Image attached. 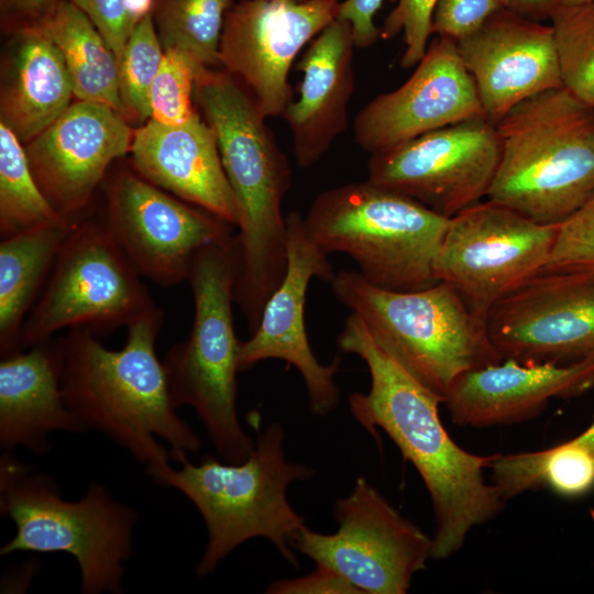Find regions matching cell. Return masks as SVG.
<instances>
[{
    "label": "cell",
    "instance_id": "cell-1",
    "mask_svg": "<svg viewBox=\"0 0 594 594\" xmlns=\"http://www.w3.org/2000/svg\"><path fill=\"white\" fill-rule=\"evenodd\" d=\"M338 345L360 356L371 376L367 393L348 397L352 416L377 440L376 430H384L416 468L435 513L431 558L451 557L472 528L505 506L496 486L484 477L493 455L473 454L453 441L439 416L443 400L388 355L355 312L346 318Z\"/></svg>",
    "mask_w": 594,
    "mask_h": 594
},
{
    "label": "cell",
    "instance_id": "cell-2",
    "mask_svg": "<svg viewBox=\"0 0 594 594\" xmlns=\"http://www.w3.org/2000/svg\"><path fill=\"white\" fill-rule=\"evenodd\" d=\"M194 99L212 129L233 190L239 232L233 301L250 332L287 267V226L282 204L290 166L252 97L226 70L202 66Z\"/></svg>",
    "mask_w": 594,
    "mask_h": 594
},
{
    "label": "cell",
    "instance_id": "cell-3",
    "mask_svg": "<svg viewBox=\"0 0 594 594\" xmlns=\"http://www.w3.org/2000/svg\"><path fill=\"white\" fill-rule=\"evenodd\" d=\"M157 308L127 327L122 349L110 350L85 328L63 338L62 386L86 431L106 435L145 466L196 452L201 440L177 413L156 353L163 324Z\"/></svg>",
    "mask_w": 594,
    "mask_h": 594
},
{
    "label": "cell",
    "instance_id": "cell-4",
    "mask_svg": "<svg viewBox=\"0 0 594 594\" xmlns=\"http://www.w3.org/2000/svg\"><path fill=\"white\" fill-rule=\"evenodd\" d=\"M283 442V428L274 422L257 437L242 463L221 462L208 454L194 464L184 453L175 460L179 469L169 462L146 466L153 482L184 494L205 521L208 541L195 570L198 578L211 574L232 550L258 537L270 540L290 564L299 565L290 541L305 519L289 504L287 487L310 479L315 471L287 461Z\"/></svg>",
    "mask_w": 594,
    "mask_h": 594
},
{
    "label": "cell",
    "instance_id": "cell-5",
    "mask_svg": "<svg viewBox=\"0 0 594 594\" xmlns=\"http://www.w3.org/2000/svg\"><path fill=\"white\" fill-rule=\"evenodd\" d=\"M496 130L501 158L486 199L554 226L594 194V108L564 88L522 100Z\"/></svg>",
    "mask_w": 594,
    "mask_h": 594
},
{
    "label": "cell",
    "instance_id": "cell-6",
    "mask_svg": "<svg viewBox=\"0 0 594 594\" xmlns=\"http://www.w3.org/2000/svg\"><path fill=\"white\" fill-rule=\"evenodd\" d=\"M0 513L14 524L0 554L64 552L80 571V592H123L124 563L133 556L138 513L100 483L78 501H67L55 480L33 472L11 451L0 459Z\"/></svg>",
    "mask_w": 594,
    "mask_h": 594
},
{
    "label": "cell",
    "instance_id": "cell-7",
    "mask_svg": "<svg viewBox=\"0 0 594 594\" xmlns=\"http://www.w3.org/2000/svg\"><path fill=\"white\" fill-rule=\"evenodd\" d=\"M329 283L375 342L442 400L461 374L503 361L486 320L444 282L418 290H388L359 272L340 271Z\"/></svg>",
    "mask_w": 594,
    "mask_h": 594
},
{
    "label": "cell",
    "instance_id": "cell-8",
    "mask_svg": "<svg viewBox=\"0 0 594 594\" xmlns=\"http://www.w3.org/2000/svg\"><path fill=\"white\" fill-rule=\"evenodd\" d=\"M234 237V235H233ZM233 237L202 248L187 282L195 314L188 337L169 348L163 360L173 404L190 406L224 462L242 463L255 443L238 414V340L233 316L237 249Z\"/></svg>",
    "mask_w": 594,
    "mask_h": 594
},
{
    "label": "cell",
    "instance_id": "cell-9",
    "mask_svg": "<svg viewBox=\"0 0 594 594\" xmlns=\"http://www.w3.org/2000/svg\"><path fill=\"white\" fill-rule=\"evenodd\" d=\"M304 222L323 252L349 255L375 286L409 292L439 282L433 263L449 219L405 195L367 179L345 184L320 193Z\"/></svg>",
    "mask_w": 594,
    "mask_h": 594
},
{
    "label": "cell",
    "instance_id": "cell-10",
    "mask_svg": "<svg viewBox=\"0 0 594 594\" xmlns=\"http://www.w3.org/2000/svg\"><path fill=\"white\" fill-rule=\"evenodd\" d=\"M102 218L78 217L62 242L48 282L26 317L22 349L64 328L105 334L157 307Z\"/></svg>",
    "mask_w": 594,
    "mask_h": 594
},
{
    "label": "cell",
    "instance_id": "cell-11",
    "mask_svg": "<svg viewBox=\"0 0 594 594\" xmlns=\"http://www.w3.org/2000/svg\"><path fill=\"white\" fill-rule=\"evenodd\" d=\"M557 229L558 224H541L482 200L449 219L435 257V276L486 320L501 299L544 268Z\"/></svg>",
    "mask_w": 594,
    "mask_h": 594
},
{
    "label": "cell",
    "instance_id": "cell-12",
    "mask_svg": "<svg viewBox=\"0 0 594 594\" xmlns=\"http://www.w3.org/2000/svg\"><path fill=\"white\" fill-rule=\"evenodd\" d=\"M338 530L301 527L292 547L326 565L367 594H404L432 553V537L406 519L369 481L337 501Z\"/></svg>",
    "mask_w": 594,
    "mask_h": 594
},
{
    "label": "cell",
    "instance_id": "cell-13",
    "mask_svg": "<svg viewBox=\"0 0 594 594\" xmlns=\"http://www.w3.org/2000/svg\"><path fill=\"white\" fill-rule=\"evenodd\" d=\"M499 158L496 125L476 117L371 155L367 180L450 219L486 199Z\"/></svg>",
    "mask_w": 594,
    "mask_h": 594
},
{
    "label": "cell",
    "instance_id": "cell-14",
    "mask_svg": "<svg viewBox=\"0 0 594 594\" xmlns=\"http://www.w3.org/2000/svg\"><path fill=\"white\" fill-rule=\"evenodd\" d=\"M102 220L135 270L166 287L187 280L198 251L233 237V226L172 196L134 168L107 182Z\"/></svg>",
    "mask_w": 594,
    "mask_h": 594
},
{
    "label": "cell",
    "instance_id": "cell-15",
    "mask_svg": "<svg viewBox=\"0 0 594 594\" xmlns=\"http://www.w3.org/2000/svg\"><path fill=\"white\" fill-rule=\"evenodd\" d=\"M338 0H241L226 14L220 67L249 92L265 118L293 101L288 81L300 50L338 18Z\"/></svg>",
    "mask_w": 594,
    "mask_h": 594
},
{
    "label": "cell",
    "instance_id": "cell-16",
    "mask_svg": "<svg viewBox=\"0 0 594 594\" xmlns=\"http://www.w3.org/2000/svg\"><path fill=\"white\" fill-rule=\"evenodd\" d=\"M486 326L503 360L594 361V274L541 271L501 299Z\"/></svg>",
    "mask_w": 594,
    "mask_h": 594
},
{
    "label": "cell",
    "instance_id": "cell-17",
    "mask_svg": "<svg viewBox=\"0 0 594 594\" xmlns=\"http://www.w3.org/2000/svg\"><path fill=\"white\" fill-rule=\"evenodd\" d=\"M286 273L266 300L252 337L241 342L239 372L268 359L284 361L287 369L294 366L300 373L311 411L326 416L340 399L334 376L340 369L341 358L336 355L328 364L318 361L306 332L305 304L311 278L330 282L336 273L328 254L309 237L299 212L292 211L286 217Z\"/></svg>",
    "mask_w": 594,
    "mask_h": 594
},
{
    "label": "cell",
    "instance_id": "cell-18",
    "mask_svg": "<svg viewBox=\"0 0 594 594\" xmlns=\"http://www.w3.org/2000/svg\"><path fill=\"white\" fill-rule=\"evenodd\" d=\"M416 66L400 87L376 96L356 114L354 140L370 155L427 132L485 117L454 41L438 36Z\"/></svg>",
    "mask_w": 594,
    "mask_h": 594
},
{
    "label": "cell",
    "instance_id": "cell-19",
    "mask_svg": "<svg viewBox=\"0 0 594 594\" xmlns=\"http://www.w3.org/2000/svg\"><path fill=\"white\" fill-rule=\"evenodd\" d=\"M134 131L109 106L78 100L26 143L41 190L63 217L75 220L89 205L110 164L131 152Z\"/></svg>",
    "mask_w": 594,
    "mask_h": 594
},
{
    "label": "cell",
    "instance_id": "cell-20",
    "mask_svg": "<svg viewBox=\"0 0 594 594\" xmlns=\"http://www.w3.org/2000/svg\"><path fill=\"white\" fill-rule=\"evenodd\" d=\"M493 124L539 92L563 88L552 25L506 9L455 43Z\"/></svg>",
    "mask_w": 594,
    "mask_h": 594
},
{
    "label": "cell",
    "instance_id": "cell-21",
    "mask_svg": "<svg viewBox=\"0 0 594 594\" xmlns=\"http://www.w3.org/2000/svg\"><path fill=\"white\" fill-rule=\"evenodd\" d=\"M592 387L594 361L560 365L505 359L458 376L443 404L455 425L493 427L532 419L550 399L581 396Z\"/></svg>",
    "mask_w": 594,
    "mask_h": 594
},
{
    "label": "cell",
    "instance_id": "cell-22",
    "mask_svg": "<svg viewBox=\"0 0 594 594\" xmlns=\"http://www.w3.org/2000/svg\"><path fill=\"white\" fill-rule=\"evenodd\" d=\"M130 153L142 177L237 227V201L216 135L197 111L176 125L146 121L134 131Z\"/></svg>",
    "mask_w": 594,
    "mask_h": 594
},
{
    "label": "cell",
    "instance_id": "cell-23",
    "mask_svg": "<svg viewBox=\"0 0 594 594\" xmlns=\"http://www.w3.org/2000/svg\"><path fill=\"white\" fill-rule=\"evenodd\" d=\"M352 28L336 19L310 43L297 64L299 98L286 108L293 152L299 167L316 164L348 124L354 89Z\"/></svg>",
    "mask_w": 594,
    "mask_h": 594
},
{
    "label": "cell",
    "instance_id": "cell-24",
    "mask_svg": "<svg viewBox=\"0 0 594 594\" xmlns=\"http://www.w3.org/2000/svg\"><path fill=\"white\" fill-rule=\"evenodd\" d=\"M63 367V338L1 358L0 447L4 451L24 447L46 454L53 432H86L66 404Z\"/></svg>",
    "mask_w": 594,
    "mask_h": 594
},
{
    "label": "cell",
    "instance_id": "cell-25",
    "mask_svg": "<svg viewBox=\"0 0 594 594\" xmlns=\"http://www.w3.org/2000/svg\"><path fill=\"white\" fill-rule=\"evenodd\" d=\"M2 78L1 122L24 143L54 122L74 95L59 51L35 28L19 30Z\"/></svg>",
    "mask_w": 594,
    "mask_h": 594
},
{
    "label": "cell",
    "instance_id": "cell-26",
    "mask_svg": "<svg viewBox=\"0 0 594 594\" xmlns=\"http://www.w3.org/2000/svg\"><path fill=\"white\" fill-rule=\"evenodd\" d=\"M74 220H65L3 238L0 243V352L22 351L25 315L52 271Z\"/></svg>",
    "mask_w": 594,
    "mask_h": 594
},
{
    "label": "cell",
    "instance_id": "cell-27",
    "mask_svg": "<svg viewBox=\"0 0 594 594\" xmlns=\"http://www.w3.org/2000/svg\"><path fill=\"white\" fill-rule=\"evenodd\" d=\"M31 28L59 51L77 100L102 103L122 114L119 62L82 11L64 0L50 16Z\"/></svg>",
    "mask_w": 594,
    "mask_h": 594
},
{
    "label": "cell",
    "instance_id": "cell-28",
    "mask_svg": "<svg viewBox=\"0 0 594 594\" xmlns=\"http://www.w3.org/2000/svg\"><path fill=\"white\" fill-rule=\"evenodd\" d=\"M488 469L505 501L538 488L578 497L594 487V453L575 438L540 451L493 454Z\"/></svg>",
    "mask_w": 594,
    "mask_h": 594
},
{
    "label": "cell",
    "instance_id": "cell-29",
    "mask_svg": "<svg viewBox=\"0 0 594 594\" xmlns=\"http://www.w3.org/2000/svg\"><path fill=\"white\" fill-rule=\"evenodd\" d=\"M65 220L36 183L21 140L0 121L1 238Z\"/></svg>",
    "mask_w": 594,
    "mask_h": 594
},
{
    "label": "cell",
    "instance_id": "cell-30",
    "mask_svg": "<svg viewBox=\"0 0 594 594\" xmlns=\"http://www.w3.org/2000/svg\"><path fill=\"white\" fill-rule=\"evenodd\" d=\"M231 0H157L153 14L164 50L176 48L207 67H220L219 45Z\"/></svg>",
    "mask_w": 594,
    "mask_h": 594
},
{
    "label": "cell",
    "instance_id": "cell-31",
    "mask_svg": "<svg viewBox=\"0 0 594 594\" xmlns=\"http://www.w3.org/2000/svg\"><path fill=\"white\" fill-rule=\"evenodd\" d=\"M550 20L562 87L594 108V2L559 6Z\"/></svg>",
    "mask_w": 594,
    "mask_h": 594
},
{
    "label": "cell",
    "instance_id": "cell-32",
    "mask_svg": "<svg viewBox=\"0 0 594 594\" xmlns=\"http://www.w3.org/2000/svg\"><path fill=\"white\" fill-rule=\"evenodd\" d=\"M164 55L153 15L139 22L119 64L122 114L129 122L150 120V92Z\"/></svg>",
    "mask_w": 594,
    "mask_h": 594
},
{
    "label": "cell",
    "instance_id": "cell-33",
    "mask_svg": "<svg viewBox=\"0 0 594 594\" xmlns=\"http://www.w3.org/2000/svg\"><path fill=\"white\" fill-rule=\"evenodd\" d=\"M202 66L179 50H164L150 92V120L176 125L195 114L196 109L193 105L195 81Z\"/></svg>",
    "mask_w": 594,
    "mask_h": 594
},
{
    "label": "cell",
    "instance_id": "cell-34",
    "mask_svg": "<svg viewBox=\"0 0 594 594\" xmlns=\"http://www.w3.org/2000/svg\"><path fill=\"white\" fill-rule=\"evenodd\" d=\"M542 271L594 274V194L558 224L554 244Z\"/></svg>",
    "mask_w": 594,
    "mask_h": 594
},
{
    "label": "cell",
    "instance_id": "cell-35",
    "mask_svg": "<svg viewBox=\"0 0 594 594\" xmlns=\"http://www.w3.org/2000/svg\"><path fill=\"white\" fill-rule=\"evenodd\" d=\"M395 7L381 29V38L389 40L403 34L405 50L400 58L403 68L416 66L424 57L431 31V19L437 0H392Z\"/></svg>",
    "mask_w": 594,
    "mask_h": 594
},
{
    "label": "cell",
    "instance_id": "cell-36",
    "mask_svg": "<svg viewBox=\"0 0 594 594\" xmlns=\"http://www.w3.org/2000/svg\"><path fill=\"white\" fill-rule=\"evenodd\" d=\"M502 9L501 0H437L431 31L457 43L475 33Z\"/></svg>",
    "mask_w": 594,
    "mask_h": 594
},
{
    "label": "cell",
    "instance_id": "cell-37",
    "mask_svg": "<svg viewBox=\"0 0 594 594\" xmlns=\"http://www.w3.org/2000/svg\"><path fill=\"white\" fill-rule=\"evenodd\" d=\"M100 32L119 64L132 33L124 0H69Z\"/></svg>",
    "mask_w": 594,
    "mask_h": 594
},
{
    "label": "cell",
    "instance_id": "cell-38",
    "mask_svg": "<svg viewBox=\"0 0 594 594\" xmlns=\"http://www.w3.org/2000/svg\"><path fill=\"white\" fill-rule=\"evenodd\" d=\"M270 594H361L362 591L332 569L317 564L309 574L276 580L266 590Z\"/></svg>",
    "mask_w": 594,
    "mask_h": 594
},
{
    "label": "cell",
    "instance_id": "cell-39",
    "mask_svg": "<svg viewBox=\"0 0 594 594\" xmlns=\"http://www.w3.org/2000/svg\"><path fill=\"white\" fill-rule=\"evenodd\" d=\"M384 0H344L340 2L338 19L348 21L352 28L354 45L369 48L381 38V29L374 16Z\"/></svg>",
    "mask_w": 594,
    "mask_h": 594
},
{
    "label": "cell",
    "instance_id": "cell-40",
    "mask_svg": "<svg viewBox=\"0 0 594 594\" xmlns=\"http://www.w3.org/2000/svg\"><path fill=\"white\" fill-rule=\"evenodd\" d=\"M64 0H1L2 13L16 22L19 30L38 25Z\"/></svg>",
    "mask_w": 594,
    "mask_h": 594
},
{
    "label": "cell",
    "instance_id": "cell-41",
    "mask_svg": "<svg viewBox=\"0 0 594 594\" xmlns=\"http://www.w3.org/2000/svg\"><path fill=\"white\" fill-rule=\"evenodd\" d=\"M503 8L522 18L542 22L551 19L560 0H501Z\"/></svg>",
    "mask_w": 594,
    "mask_h": 594
},
{
    "label": "cell",
    "instance_id": "cell-42",
    "mask_svg": "<svg viewBox=\"0 0 594 594\" xmlns=\"http://www.w3.org/2000/svg\"><path fill=\"white\" fill-rule=\"evenodd\" d=\"M157 0H124V7L132 28L148 15H153Z\"/></svg>",
    "mask_w": 594,
    "mask_h": 594
},
{
    "label": "cell",
    "instance_id": "cell-43",
    "mask_svg": "<svg viewBox=\"0 0 594 594\" xmlns=\"http://www.w3.org/2000/svg\"><path fill=\"white\" fill-rule=\"evenodd\" d=\"M574 438L594 453V418L588 428Z\"/></svg>",
    "mask_w": 594,
    "mask_h": 594
},
{
    "label": "cell",
    "instance_id": "cell-44",
    "mask_svg": "<svg viewBox=\"0 0 594 594\" xmlns=\"http://www.w3.org/2000/svg\"><path fill=\"white\" fill-rule=\"evenodd\" d=\"M594 0H560V6L564 7H573V6H582L587 3H593Z\"/></svg>",
    "mask_w": 594,
    "mask_h": 594
}]
</instances>
